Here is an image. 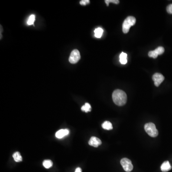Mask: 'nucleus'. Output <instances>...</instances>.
Instances as JSON below:
<instances>
[{"instance_id":"nucleus-1","label":"nucleus","mask_w":172,"mask_h":172,"mask_svg":"<svg viewBox=\"0 0 172 172\" xmlns=\"http://www.w3.org/2000/svg\"><path fill=\"white\" fill-rule=\"evenodd\" d=\"M112 99L116 105L122 106L127 102V97L124 91L120 90H116L112 93Z\"/></svg>"},{"instance_id":"nucleus-2","label":"nucleus","mask_w":172,"mask_h":172,"mask_svg":"<svg viewBox=\"0 0 172 172\" xmlns=\"http://www.w3.org/2000/svg\"><path fill=\"white\" fill-rule=\"evenodd\" d=\"M135 18L133 16H129L124 21L123 24V33L127 34L130 30V27L133 26L136 23Z\"/></svg>"},{"instance_id":"nucleus-3","label":"nucleus","mask_w":172,"mask_h":172,"mask_svg":"<svg viewBox=\"0 0 172 172\" xmlns=\"http://www.w3.org/2000/svg\"><path fill=\"white\" fill-rule=\"evenodd\" d=\"M144 130L146 133L151 137H156L158 135V131L156 128V125L153 123H149L145 124Z\"/></svg>"},{"instance_id":"nucleus-4","label":"nucleus","mask_w":172,"mask_h":172,"mask_svg":"<svg viewBox=\"0 0 172 172\" xmlns=\"http://www.w3.org/2000/svg\"><path fill=\"white\" fill-rule=\"evenodd\" d=\"M120 164L126 172H130L133 169V165L130 159L126 158H123L120 161Z\"/></svg>"},{"instance_id":"nucleus-5","label":"nucleus","mask_w":172,"mask_h":172,"mask_svg":"<svg viewBox=\"0 0 172 172\" xmlns=\"http://www.w3.org/2000/svg\"><path fill=\"white\" fill-rule=\"evenodd\" d=\"M80 59V55L79 51L77 49H74L71 53L69 61L71 64L77 63Z\"/></svg>"},{"instance_id":"nucleus-6","label":"nucleus","mask_w":172,"mask_h":172,"mask_svg":"<svg viewBox=\"0 0 172 172\" xmlns=\"http://www.w3.org/2000/svg\"><path fill=\"white\" fill-rule=\"evenodd\" d=\"M165 79V77L163 75H162L160 73H155L153 76V80L154 81L155 85L156 87H158L159 85L163 82Z\"/></svg>"},{"instance_id":"nucleus-7","label":"nucleus","mask_w":172,"mask_h":172,"mask_svg":"<svg viewBox=\"0 0 172 172\" xmlns=\"http://www.w3.org/2000/svg\"><path fill=\"white\" fill-rule=\"evenodd\" d=\"M102 144V142L100 139L94 136L91 137L88 141L89 145L94 147H98V146L101 145Z\"/></svg>"},{"instance_id":"nucleus-8","label":"nucleus","mask_w":172,"mask_h":172,"mask_svg":"<svg viewBox=\"0 0 172 172\" xmlns=\"http://www.w3.org/2000/svg\"><path fill=\"white\" fill-rule=\"evenodd\" d=\"M69 131L67 129H61L55 133V136L58 139H61L65 136L69 134Z\"/></svg>"},{"instance_id":"nucleus-9","label":"nucleus","mask_w":172,"mask_h":172,"mask_svg":"<svg viewBox=\"0 0 172 172\" xmlns=\"http://www.w3.org/2000/svg\"><path fill=\"white\" fill-rule=\"evenodd\" d=\"M171 169H172V167L170 165V163L168 161L164 162L161 166V169L162 171L163 172H168V171L171 170Z\"/></svg>"},{"instance_id":"nucleus-10","label":"nucleus","mask_w":172,"mask_h":172,"mask_svg":"<svg viewBox=\"0 0 172 172\" xmlns=\"http://www.w3.org/2000/svg\"><path fill=\"white\" fill-rule=\"evenodd\" d=\"M127 55L126 53L122 52L120 55V61L123 65H125L127 63Z\"/></svg>"},{"instance_id":"nucleus-11","label":"nucleus","mask_w":172,"mask_h":172,"mask_svg":"<svg viewBox=\"0 0 172 172\" xmlns=\"http://www.w3.org/2000/svg\"><path fill=\"white\" fill-rule=\"evenodd\" d=\"M102 127L105 130H111L113 129L112 124L108 121H105L102 124Z\"/></svg>"},{"instance_id":"nucleus-12","label":"nucleus","mask_w":172,"mask_h":172,"mask_svg":"<svg viewBox=\"0 0 172 172\" xmlns=\"http://www.w3.org/2000/svg\"><path fill=\"white\" fill-rule=\"evenodd\" d=\"M103 33V30L102 29L99 28H99H97L94 30L95 37H96L98 38L102 37Z\"/></svg>"},{"instance_id":"nucleus-13","label":"nucleus","mask_w":172,"mask_h":172,"mask_svg":"<svg viewBox=\"0 0 172 172\" xmlns=\"http://www.w3.org/2000/svg\"><path fill=\"white\" fill-rule=\"evenodd\" d=\"M13 157L14 161L16 162H20L22 161V157L20 153L18 152L15 153L13 156Z\"/></svg>"},{"instance_id":"nucleus-14","label":"nucleus","mask_w":172,"mask_h":172,"mask_svg":"<svg viewBox=\"0 0 172 172\" xmlns=\"http://www.w3.org/2000/svg\"><path fill=\"white\" fill-rule=\"evenodd\" d=\"M90 105L88 103H86L85 105H83L82 107V110L83 111H85V112H88L91 111Z\"/></svg>"},{"instance_id":"nucleus-15","label":"nucleus","mask_w":172,"mask_h":172,"mask_svg":"<svg viewBox=\"0 0 172 172\" xmlns=\"http://www.w3.org/2000/svg\"><path fill=\"white\" fill-rule=\"evenodd\" d=\"M43 165L46 168L49 169L52 167V165H53V163L51 160H45L43 162Z\"/></svg>"},{"instance_id":"nucleus-16","label":"nucleus","mask_w":172,"mask_h":172,"mask_svg":"<svg viewBox=\"0 0 172 172\" xmlns=\"http://www.w3.org/2000/svg\"><path fill=\"white\" fill-rule=\"evenodd\" d=\"M154 51L157 55H161L163 54L165 52V49L162 46H159L155 49Z\"/></svg>"},{"instance_id":"nucleus-17","label":"nucleus","mask_w":172,"mask_h":172,"mask_svg":"<svg viewBox=\"0 0 172 172\" xmlns=\"http://www.w3.org/2000/svg\"><path fill=\"white\" fill-rule=\"evenodd\" d=\"M34 20H35V16L33 14H32L31 16H30L29 17L28 20L27 21V25H33Z\"/></svg>"},{"instance_id":"nucleus-18","label":"nucleus","mask_w":172,"mask_h":172,"mask_svg":"<svg viewBox=\"0 0 172 172\" xmlns=\"http://www.w3.org/2000/svg\"><path fill=\"white\" fill-rule=\"evenodd\" d=\"M105 2L107 4V5L108 6V4L111 2H112V3L115 4H119L120 1H118V0H106V1H105Z\"/></svg>"},{"instance_id":"nucleus-19","label":"nucleus","mask_w":172,"mask_h":172,"mask_svg":"<svg viewBox=\"0 0 172 172\" xmlns=\"http://www.w3.org/2000/svg\"><path fill=\"white\" fill-rule=\"evenodd\" d=\"M149 57H150V58H156L157 57H158V55L155 53L154 50L153 51H150L148 53Z\"/></svg>"},{"instance_id":"nucleus-20","label":"nucleus","mask_w":172,"mask_h":172,"mask_svg":"<svg viewBox=\"0 0 172 172\" xmlns=\"http://www.w3.org/2000/svg\"><path fill=\"white\" fill-rule=\"evenodd\" d=\"M166 11L169 14H172V4H170L167 6Z\"/></svg>"},{"instance_id":"nucleus-21","label":"nucleus","mask_w":172,"mask_h":172,"mask_svg":"<svg viewBox=\"0 0 172 172\" xmlns=\"http://www.w3.org/2000/svg\"><path fill=\"white\" fill-rule=\"evenodd\" d=\"M90 1L89 0H82L80 1V4L82 5H86L90 4Z\"/></svg>"},{"instance_id":"nucleus-22","label":"nucleus","mask_w":172,"mask_h":172,"mask_svg":"<svg viewBox=\"0 0 172 172\" xmlns=\"http://www.w3.org/2000/svg\"><path fill=\"white\" fill-rule=\"evenodd\" d=\"M82 172V169H81V168H77V169H76V171L75 172Z\"/></svg>"}]
</instances>
